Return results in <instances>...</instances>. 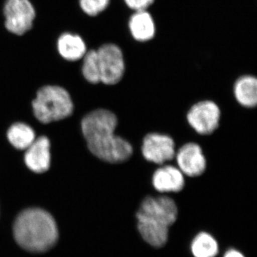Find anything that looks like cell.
<instances>
[{"label":"cell","mask_w":257,"mask_h":257,"mask_svg":"<svg viewBox=\"0 0 257 257\" xmlns=\"http://www.w3.org/2000/svg\"><path fill=\"white\" fill-rule=\"evenodd\" d=\"M82 74L84 78L92 84L100 82L97 52L91 50L85 54L83 61Z\"/></svg>","instance_id":"cell-17"},{"label":"cell","mask_w":257,"mask_h":257,"mask_svg":"<svg viewBox=\"0 0 257 257\" xmlns=\"http://www.w3.org/2000/svg\"><path fill=\"white\" fill-rule=\"evenodd\" d=\"M221 111L214 101L205 100L194 104L187 115L189 125L198 134L211 135L218 128Z\"/></svg>","instance_id":"cell-7"},{"label":"cell","mask_w":257,"mask_h":257,"mask_svg":"<svg viewBox=\"0 0 257 257\" xmlns=\"http://www.w3.org/2000/svg\"><path fill=\"white\" fill-rule=\"evenodd\" d=\"M32 107L37 119L43 124L65 119L74 110L68 92L59 86H45L39 89Z\"/></svg>","instance_id":"cell-3"},{"label":"cell","mask_w":257,"mask_h":257,"mask_svg":"<svg viewBox=\"0 0 257 257\" xmlns=\"http://www.w3.org/2000/svg\"><path fill=\"white\" fill-rule=\"evenodd\" d=\"M25 162L27 167L35 173L47 172L50 167V142L47 137L35 139L26 150Z\"/></svg>","instance_id":"cell-10"},{"label":"cell","mask_w":257,"mask_h":257,"mask_svg":"<svg viewBox=\"0 0 257 257\" xmlns=\"http://www.w3.org/2000/svg\"><path fill=\"white\" fill-rule=\"evenodd\" d=\"M131 9L142 11L145 10L153 3L154 0H124Z\"/></svg>","instance_id":"cell-19"},{"label":"cell","mask_w":257,"mask_h":257,"mask_svg":"<svg viewBox=\"0 0 257 257\" xmlns=\"http://www.w3.org/2000/svg\"><path fill=\"white\" fill-rule=\"evenodd\" d=\"M189 248L193 257H216L220 251L215 236L206 231H199L193 237Z\"/></svg>","instance_id":"cell-12"},{"label":"cell","mask_w":257,"mask_h":257,"mask_svg":"<svg viewBox=\"0 0 257 257\" xmlns=\"http://www.w3.org/2000/svg\"><path fill=\"white\" fill-rule=\"evenodd\" d=\"M184 184L183 173L173 166L160 167L152 176V185L160 193L181 192L184 189Z\"/></svg>","instance_id":"cell-11"},{"label":"cell","mask_w":257,"mask_h":257,"mask_svg":"<svg viewBox=\"0 0 257 257\" xmlns=\"http://www.w3.org/2000/svg\"><path fill=\"white\" fill-rule=\"evenodd\" d=\"M8 138L15 148L26 150L35 141L36 137L31 126L24 123H15L8 130Z\"/></svg>","instance_id":"cell-16"},{"label":"cell","mask_w":257,"mask_h":257,"mask_svg":"<svg viewBox=\"0 0 257 257\" xmlns=\"http://www.w3.org/2000/svg\"><path fill=\"white\" fill-rule=\"evenodd\" d=\"M234 96L241 106L253 108L257 104V80L252 76L240 77L235 82Z\"/></svg>","instance_id":"cell-13"},{"label":"cell","mask_w":257,"mask_h":257,"mask_svg":"<svg viewBox=\"0 0 257 257\" xmlns=\"http://www.w3.org/2000/svg\"><path fill=\"white\" fill-rule=\"evenodd\" d=\"M179 170L190 177H199L205 172L207 160L202 148L196 143L183 145L176 154Z\"/></svg>","instance_id":"cell-9"},{"label":"cell","mask_w":257,"mask_h":257,"mask_svg":"<svg viewBox=\"0 0 257 257\" xmlns=\"http://www.w3.org/2000/svg\"><path fill=\"white\" fill-rule=\"evenodd\" d=\"M97 52L100 82L108 85L117 84L124 74V57L114 45H105Z\"/></svg>","instance_id":"cell-5"},{"label":"cell","mask_w":257,"mask_h":257,"mask_svg":"<svg viewBox=\"0 0 257 257\" xmlns=\"http://www.w3.org/2000/svg\"><path fill=\"white\" fill-rule=\"evenodd\" d=\"M222 257H246V256L237 248H229L225 251Z\"/></svg>","instance_id":"cell-20"},{"label":"cell","mask_w":257,"mask_h":257,"mask_svg":"<svg viewBox=\"0 0 257 257\" xmlns=\"http://www.w3.org/2000/svg\"><path fill=\"white\" fill-rule=\"evenodd\" d=\"M130 29L132 35L138 41H148L153 38L155 34V26L151 15L145 10L137 11L130 21Z\"/></svg>","instance_id":"cell-15"},{"label":"cell","mask_w":257,"mask_h":257,"mask_svg":"<svg viewBox=\"0 0 257 257\" xmlns=\"http://www.w3.org/2000/svg\"><path fill=\"white\" fill-rule=\"evenodd\" d=\"M15 239L22 247L32 252H43L57 242L58 229L47 211L30 208L19 214L15 221Z\"/></svg>","instance_id":"cell-2"},{"label":"cell","mask_w":257,"mask_h":257,"mask_svg":"<svg viewBox=\"0 0 257 257\" xmlns=\"http://www.w3.org/2000/svg\"><path fill=\"white\" fill-rule=\"evenodd\" d=\"M118 119L107 109L91 111L82 121V131L89 151L108 163L126 162L133 154L131 144L115 135Z\"/></svg>","instance_id":"cell-1"},{"label":"cell","mask_w":257,"mask_h":257,"mask_svg":"<svg viewBox=\"0 0 257 257\" xmlns=\"http://www.w3.org/2000/svg\"><path fill=\"white\" fill-rule=\"evenodd\" d=\"M142 152L145 160L157 165H163L175 158V143L168 135L148 134L144 138Z\"/></svg>","instance_id":"cell-8"},{"label":"cell","mask_w":257,"mask_h":257,"mask_svg":"<svg viewBox=\"0 0 257 257\" xmlns=\"http://www.w3.org/2000/svg\"><path fill=\"white\" fill-rule=\"evenodd\" d=\"M109 0H80L83 11L89 16H96L107 8Z\"/></svg>","instance_id":"cell-18"},{"label":"cell","mask_w":257,"mask_h":257,"mask_svg":"<svg viewBox=\"0 0 257 257\" xmlns=\"http://www.w3.org/2000/svg\"><path fill=\"white\" fill-rule=\"evenodd\" d=\"M57 47L60 55L68 61L80 60L87 53L82 39L78 35L70 33L63 34L59 38Z\"/></svg>","instance_id":"cell-14"},{"label":"cell","mask_w":257,"mask_h":257,"mask_svg":"<svg viewBox=\"0 0 257 257\" xmlns=\"http://www.w3.org/2000/svg\"><path fill=\"white\" fill-rule=\"evenodd\" d=\"M178 207L174 199L167 196L147 197L143 199L136 214L137 221L170 228L178 218Z\"/></svg>","instance_id":"cell-4"},{"label":"cell","mask_w":257,"mask_h":257,"mask_svg":"<svg viewBox=\"0 0 257 257\" xmlns=\"http://www.w3.org/2000/svg\"><path fill=\"white\" fill-rule=\"evenodd\" d=\"M4 14L6 28L18 35L29 31L35 18V9L29 0H7Z\"/></svg>","instance_id":"cell-6"}]
</instances>
